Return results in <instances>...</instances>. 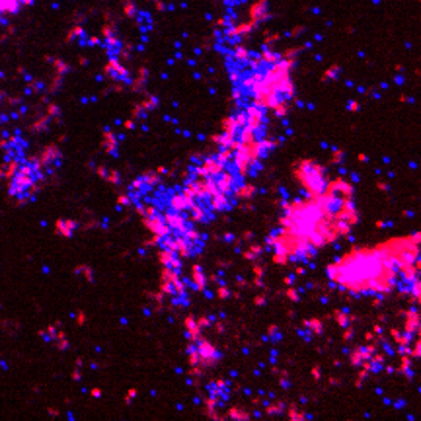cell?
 Segmentation results:
<instances>
[{
    "mask_svg": "<svg viewBox=\"0 0 421 421\" xmlns=\"http://www.w3.org/2000/svg\"><path fill=\"white\" fill-rule=\"evenodd\" d=\"M294 174L300 179V184H303L308 197H318V195L326 193V189H328V175H326V168L320 166L318 162H314V160H300Z\"/></svg>",
    "mask_w": 421,
    "mask_h": 421,
    "instance_id": "obj_1",
    "label": "cell"
},
{
    "mask_svg": "<svg viewBox=\"0 0 421 421\" xmlns=\"http://www.w3.org/2000/svg\"><path fill=\"white\" fill-rule=\"evenodd\" d=\"M195 347H197V353H199V363L207 365V367L215 365L220 359V351L215 345H211L201 335L195 339Z\"/></svg>",
    "mask_w": 421,
    "mask_h": 421,
    "instance_id": "obj_2",
    "label": "cell"
},
{
    "mask_svg": "<svg viewBox=\"0 0 421 421\" xmlns=\"http://www.w3.org/2000/svg\"><path fill=\"white\" fill-rule=\"evenodd\" d=\"M162 218H164V222L170 226V230H172L174 234H184L189 226H193L186 213H175V211H172V209H170V211H166V213L162 215Z\"/></svg>",
    "mask_w": 421,
    "mask_h": 421,
    "instance_id": "obj_3",
    "label": "cell"
},
{
    "mask_svg": "<svg viewBox=\"0 0 421 421\" xmlns=\"http://www.w3.org/2000/svg\"><path fill=\"white\" fill-rule=\"evenodd\" d=\"M213 179H215V184H217L218 191H220V193H224V195H228V197H232L234 189L242 184V179L234 177V175L230 174V172H226V170H222L220 174L213 175Z\"/></svg>",
    "mask_w": 421,
    "mask_h": 421,
    "instance_id": "obj_4",
    "label": "cell"
},
{
    "mask_svg": "<svg viewBox=\"0 0 421 421\" xmlns=\"http://www.w3.org/2000/svg\"><path fill=\"white\" fill-rule=\"evenodd\" d=\"M246 115H248V127L250 129H262V127H265V109L263 107H260V105H250L246 109Z\"/></svg>",
    "mask_w": 421,
    "mask_h": 421,
    "instance_id": "obj_5",
    "label": "cell"
},
{
    "mask_svg": "<svg viewBox=\"0 0 421 421\" xmlns=\"http://www.w3.org/2000/svg\"><path fill=\"white\" fill-rule=\"evenodd\" d=\"M145 226L150 230V232L154 234V236H164V234H170L172 230H170V226L164 222V218H162V213L160 215H156V217H150V218H145Z\"/></svg>",
    "mask_w": 421,
    "mask_h": 421,
    "instance_id": "obj_6",
    "label": "cell"
},
{
    "mask_svg": "<svg viewBox=\"0 0 421 421\" xmlns=\"http://www.w3.org/2000/svg\"><path fill=\"white\" fill-rule=\"evenodd\" d=\"M207 275H205L203 267L201 265H193L191 269V289H195L197 292H203L207 289Z\"/></svg>",
    "mask_w": 421,
    "mask_h": 421,
    "instance_id": "obj_7",
    "label": "cell"
},
{
    "mask_svg": "<svg viewBox=\"0 0 421 421\" xmlns=\"http://www.w3.org/2000/svg\"><path fill=\"white\" fill-rule=\"evenodd\" d=\"M199 166L203 168V172L207 175H217L224 170V164H220L217 160V156H205L203 162H201Z\"/></svg>",
    "mask_w": 421,
    "mask_h": 421,
    "instance_id": "obj_8",
    "label": "cell"
},
{
    "mask_svg": "<svg viewBox=\"0 0 421 421\" xmlns=\"http://www.w3.org/2000/svg\"><path fill=\"white\" fill-rule=\"evenodd\" d=\"M406 314V332H409V334H419V312H417V308L413 310H407V312H404Z\"/></svg>",
    "mask_w": 421,
    "mask_h": 421,
    "instance_id": "obj_9",
    "label": "cell"
},
{
    "mask_svg": "<svg viewBox=\"0 0 421 421\" xmlns=\"http://www.w3.org/2000/svg\"><path fill=\"white\" fill-rule=\"evenodd\" d=\"M186 335H188L189 341H195L201 335V326L197 324V320L193 318V316L186 318Z\"/></svg>",
    "mask_w": 421,
    "mask_h": 421,
    "instance_id": "obj_10",
    "label": "cell"
},
{
    "mask_svg": "<svg viewBox=\"0 0 421 421\" xmlns=\"http://www.w3.org/2000/svg\"><path fill=\"white\" fill-rule=\"evenodd\" d=\"M168 207H170L172 211H175V213H186V211L189 209L182 193H177V195H172V197L168 199Z\"/></svg>",
    "mask_w": 421,
    "mask_h": 421,
    "instance_id": "obj_11",
    "label": "cell"
},
{
    "mask_svg": "<svg viewBox=\"0 0 421 421\" xmlns=\"http://www.w3.org/2000/svg\"><path fill=\"white\" fill-rule=\"evenodd\" d=\"M103 146H105V150H107L111 156H117V154H119V148H117V137H113L109 131H105V135H103Z\"/></svg>",
    "mask_w": 421,
    "mask_h": 421,
    "instance_id": "obj_12",
    "label": "cell"
},
{
    "mask_svg": "<svg viewBox=\"0 0 421 421\" xmlns=\"http://www.w3.org/2000/svg\"><path fill=\"white\" fill-rule=\"evenodd\" d=\"M76 226H78V224H76L74 220H58L57 222V230L63 234V236H67V238L73 236L74 230H76Z\"/></svg>",
    "mask_w": 421,
    "mask_h": 421,
    "instance_id": "obj_13",
    "label": "cell"
},
{
    "mask_svg": "<svg viewBox=\"0 0 421 421\" xmlns=\"http://www.w3.org/2000/svg\"><path fill=\"white\" fill-rule=\"evenodd\" d=\"M213 143H217L218 148H230L234 143V135L230 133H220V135H215L213 137Z\"/></svg>",
    "mask_w": 421,
    "mask_h": 421,
    "instance_id": "obj_14",
    "label": "cell"
},
{
    "mask_svg": "<svg viewBox=\"0 0 421 421\" xmlns=\"http://www.w3.org/2000/svg\"><path fill=\"white\" fill-rule=\"evenodd\" d=\"M392 334V339L398 343V345H409L411 341H413V334H409V332H398V330H392L390 332Z\"/></svg>",
    "mask_w": 421,
    "mask_h": 421,
    "instance_id": "obj_15",
    "label": "cell"
},
{
    "mask_svg": "<svg viewBox=\"0 0 421 421\" xmlns=\"http://www.w3.org/2000/svg\"><path fill=\"white\" fill-rule=\"evenodd\" d=\"M141 179H143V184H145L148 189L160 184V175L156 174V172H145V174L141 175Z\"/></svg>",
    "mask_w": 421,
    "mask_h": 421,
    "instance_id": "obj_16",
    "label": "cell"
},
{
    "mask_svg": "<svg viewBox=\"0 0 421 421\" xmlns=\"http://www.w3.org/2000/svg\"><path fill=\"white\" fill-rule=\"evenodd\" d=\"M303 324H305V328H308V330L312 332V335H320L322 332H324V324L316 318L314 320H305Z\"/></svg>",
    "mask_w": 421,
    "mask_h": 421,
    "instance_id": "obj_17",
    "label": "cell"
},
{
    "mask_svg": "<svg viewBox=\"0 0 421 421\" xmlns=\"http://www.w3.org/2000/svg\"><path fill=\"white\" fill-rule=\"evenodd\" d=\"M188 357H189V365L191 367H199V353H197V347H195V341H189L188 345Z\"/></svg>",
    "mask_w": 421,
    "mask_h": 421,
    "instance_id": "obj_18",
    "label": "cell"
},
{
    "mask_svg": "<svg viewBox=\"0 0 421 421\" xmlns=\"http://www.w3.org/2000/svg\"><path fill=\"white\" fill-rule=\"evenodd\" d=\"M335 320H337V324L341 326V328H347V326H351V316H349L347 310H335Z\"/></svg>",
    "mask_w": 421,
    "mask_h": 421,
    "instance_id": "obj_19",
    "label": "cell"
},
{
    "mask_svg": "<svg viewBox=\"0 0 421 421\" xmlns=\"http://www.w3.org/2000/svg\"><path fill=\"white\" fill-rule=\"evenodd\" d=\"M174 256H175V252H172V250H166V248H160L158 260L164 267H168V265H170V262H172V258H174Z\"/></svg>",
    "mask_w": 421,
    "mask_h": 421,
    "instance_id": "obj_20",
    "label": "cell"
},
{
    "mask_svg": "<svg viewBox=\"0 0 421 421\" xmlns=\"http://www.w3.org/2000/svg\"><path fill=\"white\" fill-rule=\"evenodd\" d=\"M260 254H262V246H258V244H252V246H250V250H248V252H244V258H246L248 262H256Z\"/></svg>",
    "mask_w": 421,
    "mask_h": 421,
    "instance_id": "obj_21",
    "label": "cell"
},
{
    "mask_svg": "<svg viewBox=\"0 0 421 421\" xmlns=\"http://www.w3.org/2000/svg\"><path fill=\"white\" fill-rule=\"evenodd\" d=\"M217 160L220 162V164H224V166H226V164L232 160V150H230V148H220V150H218V154H217Z\"/></svg>",
    "mask_w": 421,
    "mask_h": 421,
    "instance_id": "obj_22",
    "label": "cell"
},
{
    "mask_svg": "<svg viewBox=\"0 0 421 421\" xmlns=\"http://www.w3.org/2000/svg\"><path fill=\"white\" fill-rule=\"evenodd\" d=\"M160 292H162V294H168V296H172V294H175L174 283H170V281L162 279V283H160Z\"/></svg>",
    "mask_w": 421,
    "mask_h": 421,
    "instance_id": "obj_23",
    "label": "cell"
},
{
    "mask_svg": "<svg viewBox=\"0 0 421 421\" xmlns=\"http://www.w3.org/2000/svg\"><path fill=\"white\" fill-rule=\"evenodd\" d=\"M222 129H224V133H230V135H234V133L238 131V127H236V123H234V117H226V119L222 121Z\"/></svg>",
    "mask_w": 421,
    "mask_h": 421,
    "instance_id": "obj_24",
    "label": "cell"
},
{
    "mask_svg": "<svg viewBox=\"0 0 421 421\" xmlns=\"http://www.w3.org/2000/svg\"><path fill=\"white\" fill-rule=\"evenodd\" d=\"M228 417L230 419H250V415H248L244 409H238V407H232L230 411H228Z\"/></svg>",
    "mask_w": 421,
    "mask_h": 421,
    "instance_id": "obj_25",
    "label": "cell"
},
{
    "mask_svg": "<svg viewBox=\"0 0 421 421\" xmlns=\"http://www.w3.org/2000/svg\"><path fill=\"white\" fill-rule=\"evenodd\" d=\"M232 117H234V123H236V127H238V129H242V127H246L248 125L246 111H240V113H236V115H232Z\"/></svg>",
    "mask_w": 421,
    "mask_h": 421,
    "instance_id": "obj_26",
    "label": "cell"
},
{
    "mask_svg": "<svg viewBox=\"0 0 421 421\" xmlns=\"http://www.w3.org/2000/svg\"><path fill=\"white\" fill-rule=\"evenodd\" d=\"M105 179H107L109 184H113V186H119V184H121V174L115 172V170H111V172H107Z\"/></svg>",
    "mask_w": 421,
    "mask_h": 421,
    "instance_id": "obj_27",
    "label": "cell"
},
{
    "mask_svg": "<svg viewBox=\"0 0 421 421\" xmlns=\"http://www.w3.org/2000/svg\"><path fill=\"white\" fill-rule=\"evenodd\" d=\"M143 107H145L146 111H150V109H156V107H158V100H156L154 96H150V98H146L145 102H143Z\"/></svg>",
    "mask_w": 421,
    "mask_h": 421,
    "instance_id": "obj_28",
    "label": "cell"
},
{
    "mask_svg": "<svg viewBox=\"0 0 421 421\" xmlns=\"http://www.w3.org/2000/svg\"><path fill=\"white\" fill-rule=\"evenodd\" d=\"M281 411H285V404H283V402H277L275 406H267V413H269V415H277V413H281Z\"/></svg>",
    "mask_w": 421,
    "mask_h": 421,
    "instance_id": "obj_29",
    "label": "cell"
},
{
    "mask_svg": "<svg viewBox=\"0 0 421 421\" xmlns=\"http://www.w3.org/2000/svg\"><path fill=\"white\" fill-rule=\"evenodd\" d=\"M254 275H256V283L260 285V287H263L262 279H263V267L262 265H254Z\"/></svg>",
    "mask_w": 421,
    "mask_h": 421,
    "instance_id": "obj_30",
    "label": "cell"
},
{
    "mask_svg": "<svg viewBox=\"0 0 421 421\" xmlns=\"http://www.w3.org/2000/svg\"><path fill=\"white\" fill-rule=\"evenodd\" d=\"M273 111L277 113V117H285V115H287V105H285V102L277 103L275 107H273Z\"/></svg>",
    "mask_w": 421,
    "mask_h": 421,
    "instance_id": "obj_31",
    "label": "cell"
},
{
    "mask_svg": "<svg viewBox=\"0 0 421 421\" xmlns=\"http://www.w3.org/2000/svg\"><path fill=\"white\" fill-rule=\"evenodd\" d=\"M146 109L143 107V105H137L135 109H133V117H137V119H146Z\"/></svg>",
    "mask_w": 421,
    "mask_h": 421,
    "instance_id": "obj_32",
    "label": "cell"
},
{
    "mask_svg": "<svg viewBox=\"0 0 421 421\" xmlns=\"http://www.w3.org/2000/svg\"><path fill=\"white\" fill-rule=\"evenodd\" d=\"M361 363H363V359H361L359 351H357V349L351 351V365H353V367H361Z\"/></svg>",
    "mask_w": 421,
    "mask_h": 421,
    "instance_id": "obj_33",
    "label": "cell"
},
{
    "mask_svg": "<svg viewBox=\"0 0 421 421\" xmlns=\"http://www.w3.org/2000/svg\"><path fill=\"white\" fill-rule=\"evenodd\" d=\"M117 207L121 209V207H127V205H133V199L131 195H119V199H117Z\"/></svg>",
    "mask_w": 421,
    "mask_h": 421,
    "instance_id": "obj_34",
    "label": "cell"
},
{
    "mask_svg": "<svg viewBox=\"0 0 421 421\" xmlns=\"http://www.w3.org/2000/svg\"><path fill=\"white\" fill-rule=\"evenodd\" d=\"M217 296H218V298H222V300H224V298H228V296H230V290L226 289L224 285H220V287H218V290H217Z\"/></svg>",
    "mask_w": 421,
    "mask_h": 421,
    "instance_id": "obj_35",
    "label": "cell"
},
{
    "mask_svg": "<svg viewBox=\"0 0 421 421\" xmlns=\"http://www.w3.org/2000/svg\"><path fill=\"white\" fill-rule=\"evenodd\" d=\"M287 296H289L292 303H298V298H300V294H298L296 289H287Z\"/></svg>",
    "mask_w": 421,
    "mask_h": 421,
    "instance_id": "obj_36",
    "label": "cell"
},
{
    "mask_svg": "<svg viewBox=\"0 0 421 421\" xmlns=\"http://www.w3.org/2000/svg\"><path fill=\"white\" fill-rule=\"evenodd\" d=\"M215 322V316H211V318H201V320H197V324L201 326V328H205V326H209V324H213Z\"/></svg>",
    "mask_w": 421,
    "mask_h": 421,
    "instance_id": "obj_37",
    "label": "cell"
},
{
    "mask_svg": "<svg viewBox=\"0 0 421 421\" xmlns=\"http://www.w3.org/2000/svg\"><path fill=\"white\" fill-rule=\"evenodd\" d=\"M78 269H80V271H84L82 275L86 277L88 281H94V277H92V269H90V267H78Z\"/></svg>",
    "mask_w": 421,
    "mask_h": 421,
    "instance_id": "obj_38",
    "label": "cell"
},
{
    "mask_svg": "<svg viewBox=\"0 0 421 421\" xmlns=\"http://www.w3.org/2000/svg\"><path fill=\"white\" fill-rule=\"evenodd\" d=\"M341 160H343V150L335 148V150H334V162H337V164H339Z\"/></svg>",
    "mask_w": 421,
    "mask_h": 421,
    "instance_id": "obj_39",
    "label": "cell"
},
{
    "mask_svg": "<svg viewBox=\"0 0 421 421\" xmlns=\"http://www.w3.org/2000/svg\"><path fill=\"white\" fill-rule=\"evenodd\" d=\"M398 353H400V355H409V357H411V349H409V345H400V347H398Z\"/></svg>",
    "mask_w": 421,
    "mask_h": 421,
    "instance_id": "obj_40",
    "label": "cell"
},
{
    "mask_svg": "<svg viewBox=\"0 0 421 421\" xmlns=\"http://www.w3.org/2000/svg\"><path fill=\"white\" fill-rule=\"evenodd\" d=\"M343 339H345V341H349V339H353V328H345V334H343Z\"/></svg>",
    "mask_w": 421,
    "mask_h": 421,
    "instance_id": "obj_41",
    "label": "cell"
},
{
    "mask_svg": "<svg viewBox=\"0 0 421 421\" xmlns=\"http://www.w3.org/2000/svg\"><path fill=\"white\" fill-rule=\"evenodd\" d=\"M298 334H300V337L306 339V341H308V339H312V332H305V330H300Z\"/></svg>",
    "mask_w": 421,
    "mask_h": 421,
    "instance_id": "obj_42",
    "label": "cell"
},
{
    "mask_svg": "<svg viewBox=\"0 0 421 421\" xmlns=\"http://www.w3.org/2000/svg\"><path fill=\"white\" fill-rule=\"evenodd\" d=\"M234 240H236V236H234V234H224V242H230V244H232Z\"/></svg>",
    "mask_w": 421,
    "mask_h": 421,
    "instance_id": "obj_43",
    "label": "cell"
},
{
    "mask_svg": "<svg viewBox=\"0 0 421 421\" xmlns=\"http://www.w3.org/2000/svg\"><path fill=\"white\" fill-rule=\"evenodd\" d=\"M294 279H296V275H287L285 277V285H292V283H294Z\"/></svg>",
    "mask_w": 421,
    "mask_h": 421,
    "instance_id": "obj_44",
    "label": "cell"
},
{
    "mask_svg": "<svg viewBox=\"0 0 421 421\" xmlns=\"http://www.w3.org/2000/svg\"><path fill=\"white\" fill-rule=\"evenodd\" d=\"M258 306H263L265 305V296H256V300H254Z\"/></svg>",
    "mask_w": 421,
    "mask_h": 421,
    "instance_id": "obj_45",
    "label": "cell"
},
{
    "mask_svg": "<svg viewBox=\"0 0 421 421\" xmlns=\"http://www.w3.org/2000/svg\"><path fill=\"white\" fill-rule=\"evenodd\" d=\"M135 396H137V390H131V392L127 394V404H131V400L135 398Z\"/></svg>",
    "mask_w": 421,
    "mask_h": 421,
    "instance_id": "obj_46",
    "label": "cell"
},
{
    "mask_svg": "<svg viewBox=\"0 0 421 421\" xmlns=\"http://www.w3.org/2000/svg\"><path fill=\"white\" fill-rule=\"evenodd\" d=\"M349 109H353V111H357V109H359V103H357V102H351V103H349Z\"/></svg>",
    "mask_w": 421,
    "mask_h": 421,
    "instance_id": "obj_47",
    "label": "cell"
},
{
    "mask_svg": "<svg viewBox=\"0 0 421 421\" xmlns=\"http://www.w3.org/2000/svg\"><path fill=\"white\" fill-rule=\"evenodd\" d=\"M305 273H306V269H305V267H298V269H296V273H294V275H296V277H300V275H305Z\"/></svg>",
    "mask_w": 421,
    "mask_h": 421,
    "instance_id": "obj_48",
    "label": "cell"
},
{
    "mask_svg": "<svg viewBox=\"0 0 421 421\" xmlns=\"http://www.w3.org/2000/svg\"><path fill=\"white\" fill-rule=\"evenodd\" d=\"M98 174H100L103 179H105V175H107V170H105V168H98Z\"/></svg>",
    "mask_w": 421,
    "mask_h": 421,
    "instance_id": "obj_49",
    "label": "cell"
},
{
    "mask_svg": "<svg viewBox=\"0 0 421 421\" xmlns=\"http://www.w3.org/2000/svg\"><path fill=\"white\" fill-rule=\"evenodd\" d=\"M135 127V121H125V129H133Z\"/></svg>",
    "mask_w": 421,
    "mask_h": 421,
    "instance_id": "obj_50",
    "label": "cell"
},
{
    "mask_svg": "<svg viewBox=\"0 0 421 421\" xmlns=\"http://www.w3.org/2000/svg\"><path fill=\"white\" fill-rule=\"evenodd\" d=\"M380 332H382V326L377 324V326H375V334H380Z\"/></svg>",
    "mask_w": 421,
    "mask_h": 421,
    "instance_id": "obj_51",
    "label": "cell"
},
{
    "mask_svg": "<svg viewBox=\"0 0 421 421\" xmlns=\"http://www.w3.org/2000/svg\"><path fill=\"white\" fill-rule=\"evenodd\" d=\"M378 188L384 189V191H388V186H386V184H378Z\"/></svg>",
    "mask_w": 421,
    "mask_h": 421,
    "instance_id": "obj_52",
    "label": "cell"
}]
</instances>
